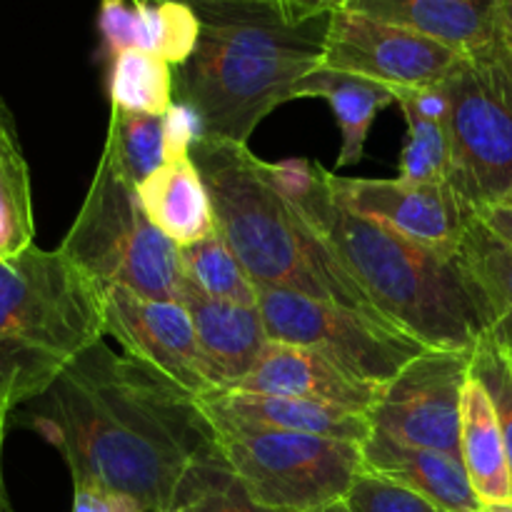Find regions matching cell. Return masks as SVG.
Here are the masks:
<instances>
[{
  "label": "cell",
  "mask_w": 512,
  "mask_h": 512,
  "mask_svg": "<svg viewBox=\"0 0 512 512\" xmlns=\"http://www.w3.org/2000/svg\"><path fill=\"white\" fill-rule=\"evenodd\" d=\"M25 420L60 450L73 485L123 493L148 512L173 508L188 470L218 455L203 403L105 340L28 403Z\"/></svg>",
  "instance_id": "1"
},
{
  "label": "cell",
  "mask_w": 512,
  "mask_h": 512,
  "mask_svg": "<svg viewBox=\"0 0 512 512\" xmlns=\"http://www.w3.org/2000/svg\"><path fill=\"white\" fill-rule=\"evenodd\" d=\"M200 18L193 58L173 70L175 100L203 118L205 135L248 145L300 80L323 65L330 15L295 20L278 0H185Z\"/></svg>",
  "instance_id": "2"
},
{
  "label": "cell",
  "mask_w": 512,
  "mask_h": 512,
  "mask_svg": "<svg viewBox=\"0 0 512 512\" xmlns=\"http://www.w3.org/2000/svg\"><path fill=\"white\" fill-rule=\"evenodd\" d=\"M290 203L303 210L390 323L435 350H475L488 338L483 305L458 253L425 248L340 205L323 165L308 193Z\"/></svg>",
  "instance_id": "3"
},
{
  "label": "cell",
  "mask_w": 512,
  "mask_h": 512,
  "mask_svg": "<svg viewBox=\"0 0 512 512\" xmlns=\"http://www.w3.org/2000/svg\"><path fill=\"white\" fill-rule=\"evenodd\" d=\"M190 158L208 188L215 230L258 288L293 290L378 313L303 210L263 178L260 158L248 145L205 135Z\"/></svg>",
  "instance_id": "4"
},
{
  "label": "cell",
  "mask_w": 512,
  "mask_h": 512,
  "mask_svg": "<svg viewBox=\"0 0 512 512\" xmlns=\"http://www.w3.org/2000/svg\"><path fill=\"white\" fill-rule=\"evenodd\" d=\"M105 338L103 288L58 250L0 260V405L33 403Z\"/></svg>",
  "instance_id": "5"
},
{
  "label": "cell",
  "mask_w": 512,
  "mask_h": 512,
  "mask_svg": "<svg viewBox=\"0 0 512 512\" xmlns=\"http://www.w3.org/2000/svg\"><path fill=\"white\" fill-rule=\"evenodd\" d=\"M60 253L100 288L120 285L145 298L175 300L188 280L180 248L155 228L138 188L108 155H100Z\"/></svg>",
  "instance_id": "6"
},
{
  "label": "cell",
  "mask_w": 512,
  "mask_h": 512,
  "mask_svg": "<svg viewBox=\"0 0 512 512\" xmlns=\"http://www.w3.org/2000/svg\"><path fill=\"white\" fill-rule=\"evenodd\" d=\"M203 403V400H200ZM220 458L255 503L310 512L348 498L363 475V450L350 440L270 428L205 405Z\"/></svg>",
  "instance_id": "7"
},
{
  "label": "cell",
  "mask_w": 512,
  "mask_h": 512,
  "mask_svg": "<svg viewBox=\"0 0 512 512\" xmlns=\"http://www.w3.org/2000/svg\"><path fill=\"white\" fill-rule=\"evenodd\" d=\"M508 40V38H505ZM450 188L475 215L512 198V65L508 48L468 55L445 80Z\"/></svg>",
  "instance_id": "8"
},
{
  "label": "cell",
  "mask_w": 512,
  "mask_h": 512,
  "mask_svg": "<svg viewBox=\"0 0 512 512\" xmlns=\"http://www.w3.org/2000/svg\"><path fill=\"white\" fill-rule=\"evenodd\" d=\"M258 310L270 340L318 350L348 375L380 388L430 350L383 315L293 290L258 288Z\"/></svg>",
  "instance_id": "9"
},
{
  "label": "cell",
  "mask_w": 512,
  "mask_h": 512,
  "mask_svg": "<svg viewBox=\"0 0 512 512\" xmlns=\"http://www.w3.org/2000/svg\"><path fill=\"white\" fill-rule=\"evenodd\" d=\"M473 350H425L380 388L368 418L373 430L418 445L460 455V413Z\"/></svg>",
  "instance_id": "10"
},
{
  "label": "cell",
  "mask_w": 512,
  "mask_h": 512,
  "mask_svg": "<svg viewBox=\"0 0 512 512\" xmlns=\"http://www.w3.org/2000/svg\"><path fill=\"white\" fill-rule=\"evenodd\" d=\"M463 58L413 30L358 10H340L330 15L323 65L375 80L390 90H415L443 85Z\"/></svg>",
  "instance_id": "11"
},
{
  "label": "cell",
  "mask_w": 512,
  "mask_h": 512,
  "mask_svg": "<svg viewBox=\"0 0 512 512\" xmlns=\"http://www.w3.org/2000/svg\"><path fill=\"white\" fill-rule=\"evenodd\" d=\"M103 305L105 335L118 340L125 353L158 370L198 400L220 395L190 313L178 300L145 298L110 285L103 288Z\"/></svg>",
  "instance_id": "12"
},
{
  "label": "cell",
  "mask_w": 512,
  "mask_h": 512,
  "mask_svg": "<svg viewBox=\"0 0 512 512\" xmlns=\"http://www.w3.org/2000/svg\"><path fill=\"white\" fill-rule=\"evenodd\" d=\"M328 185L340 205L395 233L455 255L473 210L465 208L450 183H408L403 178H340L328 170Z\"/></svg>",
  "instance_id": "13"
},
{
  "label": "cell",
  "mask_w": 512,
  "mask_h": 512,
  "mask_svg": "<svg viewBox=\"0 0 512 512\" xmlns=\"http://www.w3.org/2000/svg\"><path fill=\"white\" fill-rule=\"evenodd\" d=\"M235 390L313 400V403L335 405L365 415L380 395V385L353 378L323 358L318 350L280 343V340H268L258 363Z\"/></svg>",
  "instance_id": "14"
},
{
  "label": "cell",
  "mask_w": 512,
  "mask_h": 512,
  "mask_svg": "<svg viewBox=\"0 0 512 512\" xmlns=\"http://www.w3.org/2000/svg\"><path fill=\"white\" fill-rule=\"evenodd\" d=\"M353 10L425 35L465 58L490 53L508 38L495 0H355Z\"/></svg>",
  "instance_id": "15"
},
{
  "label": "cell",
  "mask_w": 512,
  "mask_h": 512,
  "mask_svg": "<svg viewBox=\"0 0 512 512\" xmlns=\"http://www.w3.org/2000/svg\"><path fill=\"white\" fill-rule=\"evenodd\" d=\"M360 450L365 475L400 485L448 512H478L483 508L458 455L400 443L378 430L360 443Z\"/></svg>",
  "instance_id": "16"
},
{
  "label": "cell",
  "mask_w": 512,
  "mask_h": 512,
  "mask_svg": "<svg viewBox=\"0 0 512 512\" xmlns=\"http://www.w3.org/2000/svg\"><path fill=\"white\" fill-rule=\"evenodd\" d=\"M175 300L190 313L200 350L213 370L220 393L238 388L270 340L258 305L248 308L208 298L190 280H185Z\"/></svg>",
  "instance_id": "17"
},
{
  "label": "cell",
  "mask_w": 512,
  "mask_h": 512,
  "mask_svg": "<svg viewBox=\"0 0 512 512\" xmlns=\"http://www.w3.org/2000/svg\"><path fill=\"white\" fill-rule=\"evenodd\" d=\"M138 195L155 228L178 248H188L215 233L213 203L190 155L165 160L138 185Z\"/></svg>",
  "instance_id": "18"
},
{
  "label": "cell",
  "mask_w": 512,
  "mask_h": 512,
  "mask_svg": "<svg viewBox=\"0 0 512 512\" xmlns=\"http://www.w3.org/2000/svg\"><path fill=\"white\" fill-rule=\"evenodd\" d=\"M203 403L228 415H235V418L250 420V423L293 430V433L318 435V438L363 443L373 433V425H370V418L365 413L313 403V400L230 390V393H220L215 398L203 400Z\"/></svg>",
  "instance_id": "19"
},
{
  "label": "cell",
  "mask_w": 512,
  "mask_h": 512,
  "mask_svg": "<svg viewBox=\"0 0 512 512\" xmlns=\"http://www.w3.org/2000/svg\"><path fill=\"white\" fill-rule=\"evenodd\" d=\"M460 455L480 505L512 503V473L498 413L488 390L473 373L463 390Z\"/></svg>",
  "instance_id": "20"
},
{
  "label": "cell",
  "mask_w": 512,
  "mask_h": 512,
  "mask_svg": "<svg viewBox=\"0 0 512 512\" xmlns=\"http://www.w3.org/2000/svg\"><path fill=\"white\" fill-rule=\"evenodd\" d=\"M295 98H323L328 100L335 120L343 133V145L338 153V168L358 165L363 160L368 133L373 128L378 113L395 103V95L388 85L375 80L360 78V75L343 73L333 68H315L305 75L293 90Z\"/></svg>",
  "instance_id": "21"
},
{
  "label": "cell",
  "mask_w": 512,
  "mask_h": 512,
  "mask_svg": "<svg viewBox=\"0 0 512 512\" xmlns=\"http://www.w3.org/2000/svg\"><path fill=\"white\" fill-rule=\"evenodd\" d=\"M488 320V338L512 358V245L473 215L458 248Z\"/></svg>",
  "instance_id": "22"
},
{
  "label": "cell",
  "mask_w": 512,
  "mask_h": 512,
  "mask_svg": "<svg viewBox=\"0 0 512 512\" xmlns=\"http://www.w3.org/2000/svg\"><path fill=\"white\" fill-rule=\"evenodd\" d=\"M35 238L30 170L13 115L0 100V260L28 250Z\"/></svg>",
  "instance_id": "23"
},
{
  "label": "cell",
  "mask_w": 512,
  "mask_h": 512,
  "mask_svg": "<svg viewBox=\"0 0 512 512\" xmlns=\"http://www.w3.org/2000/svg\"><path fill=\"white\" fill-rule=\"evenodd\" d=\"M110 105L143 115H165L175 103L173 68L148 50H125L110 63Z\"/></svg>",
  "instance_id": "24"
},
{
  "label": "cell",
  "mask_w": 512,
  "mask_h": 512,
  "mask_svg": "<svg viewBox=\"0 0 512 512\" xmlns=\"http://www.w3.org/2000/svg\"><path fill=\"white\" fill-rule=\"evenodd\" d=\"M103 155H108L115 170L138 188L165 163L163 115L130 113L110 105Z\"/></svg>",
  "instance_id": "25"
},
{
  "label": "cell",
  "mask_w": 512,
  "mask_h": 512,
  "mask_svg": "<svg viewBox=\"0 0 512 512\" xmlns=\"http://www.w3.org/2000/svg\"><path fill=\"white\" fill-rule=\"evenodd\" d=\"M180 260L190 283L208 298L248 308L258 305V285L250 280L248 270L218 230L200 243L180 248Z\"/></svg>",
  "instance_id": "26"
},
{
  "label": "cell",
  "mask_w": 512,
  "mask_h": 512,
  "mask_svg": "<svg viewBox=\"0 0 512 512\" xmlns=\"http://www.w3.org/2000/svg\"><path fill=\"white\" fill-rule=\"evenodd\" d=\"M173 508H188L190 512H283L255 503L220 453L188 470L175 493Z\"/></svg>",
  "instance_id": "27"
},
{
  "label": "cell",
  "mask_w": 512,
  "mask_h": 512,
  "mask_svg": "<svg viewBox=\"0 0 512 512\" xmlns=\"http://www.w3.org/2000/svg\"><path fill=\"white\" fill-rule=\"evenodd\" d=\"M143 23L145 50L160 55L170 68L193 58L200 40V18L185 0H133Z\"/></svg>",
  "instance_id": "28"
},
{
  "label": "cell",
  "mask_w": 512,
  "mask_h": 512,
  "mask_svg": "<svg viewBox=\"0 0 512 512\" xmlns=\"http://www.w3.org/2000/svg\"><path fill=\"white\" fill-rule=\"evenodd\" d=\"M408 123V140L400 155L398 178L408 183H448L450 175V135L448 120H433L400 108Z\"/></svg>",
  "instance_id": "29"
},
{
  "label": "cell",
  "mask_w": 512,
  "mask_h": 512,
  "mask_svg": "<svg viewBox=\"0 0 512 512\" xmlns=\"http://www.w3.org/2000/svg\"><path fill=\"white\" fill-rule=\"evenodd\" d=\"M470 373L483 383L488 390L490 400L498 413L500 430H503L505 450H508V463L512 473V360L505 350L490 338H483L478 348L473 350V360H470Z\"/></svg>",
  "instance_id": "30"
},
{
  "label": "cell",
  "mask_w": 512,
  "mask_h": 512,
  "mask_svg": "<svg viewBox=\"0 0 512 512\" xmlns=\"http://www.w3.org/2000/svg\"><path fill=\"white\" fill-rule=\"evenodd\" d=\"M353 512H448L400 485L375 475H360L345 498Z\"/></svg>",
  "instance_id": "31"
},
{
  "label": "cell",
  "mask_w": 512,
  "mask_h": 512,
  "mask_svg": "<svg viewBox=\"0 0 512 512\" xmlns=\"http://www.w3.org/2000/svg\"><path fill=\"white\" fill-rule=\"evenodd\" d=\"M98 30L110 63L125 50H145L143 23L133 0H100Z\"/></svg>",
  "instance_id": "32"
},
{
  "label": "cell",
  "mask_w": 512,
  "mask_h": 512,
  "mask_svg": "<svg viewBox=\"0 0 512 512\" xmlns=\"http://www.w3.org/2000/svg\"><path fill=\"white\" fill-rule=\"evenodd\" d=\"M163 138H165V160L188 158L193 145L205 138V123L188 103L175 100L163 115Z\"/></svg>",
  "instance_id": "33"
},
{
  "label": "cell",
  "mask_w": 512,
  "mask_h": 512,
  "mask_svg": "<svg viewBox=\"0 0 512 512\" xmlns=\"http://www.w3.org/2000/svg\"><path fill=\"white\" fill-rule=\"evenodd\" d=\"M280 8L295 20L323 18V15H335L340 10H353L355 0H278Z\"/></svg>",
  "instance_id": "34"
},
{
  "label": "cell",
  "mask_w": 512,
  "mask_h": 512,
  "mask_svg": "<svg viewBox=\"0 0 512 512\" xmlns=\"http://www.w3.org/2000/svg\"><path fill=\"white\" fill-rule=\"evenodd\" d=\"M73 512H110V493L98 485H73Z\"/></svg>",
  "instance_id": "35"
},
{
  "label": "cell",
  "mask_w": 512,
  "mask_h": 512,
  "mask_svg": "<svg viewBox=\"0 0 512 512\" xmlns=\"http://www.w3.org/2000/svg\"><path fill=\"white\" fill-rule=\"evenodd\" d=\"M500 238H505L512 245V205H495V208L478 213Z\"/></svg>",
  "instance_id": "36"
},
{
  "label": "cell",
  "mask_w": 512,
  "mask_h": 512,
  "mask_svg": "<svg viewBox=\"0 0 512 512\" xmlns=\"http://www.w3.org/2000/svg\"><path fill=\"white\" fill-rule=\"evenodd\" d=\"M8 418H10V410L0 405V512H10L8 490H5V478H3V448H5V430H8Z\"/></svg>",
  "instance_id": "37"
},
{
  "label": "cell",
  "mask_w": 512,
  "mask_h": 512,
  "mask_svg": "<svg viewBox=\"0 0 512 512\" xmlns=\"http://www.w3.org/2000/svg\"><path fill=\"white\" fill-rule=\"evenodd\" d=\"M110 512H148L138 500L123 493H110Z\"/></svg>",
  "instance_id": "38"
},
{
  "label": "cell",
  "mask_w": 512,
  "mask_h": 512,
  "mask_svg": "<svg viewBox=\"0 0 512 512\" xmlns=\"http://www.w3.org/2000/svg\"><path fill=\"white\" fill-rule=\"evenodd\" d=\"M495 3H498V10L500 15H503L505 25L512 30V0H495Z\"/></svg>",
  "instance_id": "39"
},
{
  "label": "cell",
  "mask_w": 512,
  "mask_h": 512,
  "mask_svg": "<svg viewBox=\"0 0 512 512\" xmlns=\"http://www.w3.org/2000/svg\"><path fill=\"white\" fill-rule=\"evenodd\" d=\"M310 512H353V510L348 508V503H345V500H340V503H333V505H328V508L310 510Z\"/></svg>",
  "instance_id": "40"
},
{
  "label": "cell",
  "mask_w": 512,
  "mask_h": 512,
  "mask_svg": "<svg viewBox=\"0 0 512 512\" xmlns=\"http://www.w3.org/2000/svg\"><path fill=\"white\" fill-rule=\"evenodd\" d=\"M478 512H512V503L508 505H483Z\"/></svg>",
  "instance_id": "41"
},
{
  "label": "cell",
  "mask_w": 512,
  "mask_h": 512,
  "mask_svg": "<svg viewBox=\"0 0 512 512\" xmlns=\"http://www.w3.org/2000/svg\"><path fill=\"white\" fill-rule=\"evenodd\" d=\"M505 48H508V58H510V65H512V30L508 28V40H505Z\"/></svg>",
  "instance_id": "42"
},
{
  "label": "cell",
  "mask_w": 512,
  "mask_h": 512,
  "mask_svg": "<svg viewBox=\"0 0 512 512\" xmlns=\"http://www.w3.org/2000/svg\"><path fill=\"white\" fill-rule=\"evenodd\" d=\"M505 205H512V198H510V203H505Z\"/></svg>",
  "instance_id": "43"
},
{
  "label": "cell",
  "mask_w": 512,
  "mask_h": 512,
  "mask_svg": "<svg viewBox=\"0 0 512 512\" xmlns=\"http://www.w3.org/2000/svg\"><path fill=\"white\" fill-rule=\"evenodd\" d=\"M510 360H512V358H510Z\"/></svg>",
  "instance_id": "44"
}]
</instances>
